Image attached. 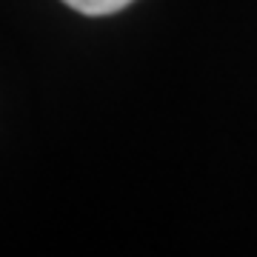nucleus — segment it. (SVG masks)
<instances>
[{
  "mask_svg": "<svg viewBox=\"0 0 257 257\" xmlns=\"http://www.w3.org/2000/svg\"><path fill=\"white\" fill-rule=\"evenodd\" d=\"M63 3L72 6L74 12H80V15L103 18V15H114V12L126 9L128 3H135V0H63Z\"/></svg>",
  "mask_w": 257,
  "mask_h": 257,
  "instance_id": "obj_1",
  "label": "nucleus"
}]
</instances>
